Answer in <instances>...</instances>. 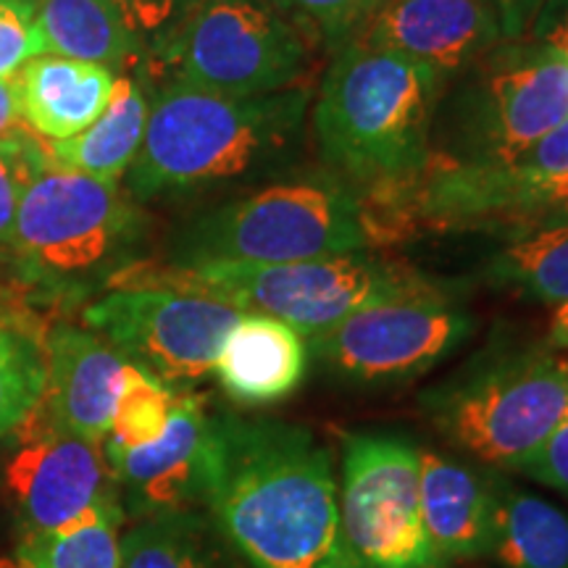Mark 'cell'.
<instances>
[{
    "label": "cell",
    "mask_w": 568,
    "mask_h": 568,
    "mask_svg": "<svg viewBox=\"0 0 568 568\" xmlns=\"http://www.w3.org/2000/svg\"><path fill=\"white\" fill-rule=\"evenodd\" d=\"M209 510L253 568H355L335 466L308 426L219 414Z\"/></svg>",
    "instance_id": "obj_1"
},
{
    "label": "cell",
    "mask_w": 568,
    "mask_h": 568,
    "mask_svg": "<svg viewBox=\"0 0 568 568\" xmlns=\"http://www.w3.org/2000/svg\"><path fill=\"white\" fill-rule=\"evenodd\" d=\"M311 103L308 84L234 98L163 82L151 98L145 138L126 172V193L134 201H153L293 172Z\"/></svg>",
    "instance_id": "obj_2"
},
{
    "label": "cell",
    "mask_w": 568,
    "mask_h": 568,
    "mask_svg": "<svg viewBox=\"0 0 568 568\" xmlns=\"http://www.w3.org/2000/svg\"><path fill=\"white\" fill-rule=\"evenodd\" d=\"M445 82L408 55L347 42L332 53L311 103L318 155L358 193H406L429 166Z\"/></svg>",
    "instance_id": "obj_3"
},
{
    "label": "cell",
    "mask_w": 568,
    "mask_h": 568,
    "mask_svg": "<svg viewBox=\"0 0 568 568\" xmlns=\"http://www.w3.org/2000/svg\"><path fill=\"white\" fill-rule=\"evenodd\" d=\"M148 216L122 184L55 166L19 203L6 261L30 303L74 308L119 287L142 261Z\"/></svg>",
    "instance_id": "obj_4"
},
{
    "label": "cell",
    "mask_w": 568,
    "mask_h": 568,
    "mask_svg": "<svg viewBox=\"0 0 568 568\" xmlns=\"http://www.w3.org/2000/svg\"><path fill=\"white\" fill-rule=\"evenodd\" d=\"M374 219L364 195L332 169L287 172L205 211L172 247V266L290 264L368 251Z\"/></svg>",
    "instance_id": "obj_5"
},
{
    "label": "cell",
    "mask_w": 568,
    "mask_h": 568,
    "mask_svg": "<svg viewBox=\"0 0 568 568\" xmlns=\"http://www.w3.org/2000/svg\"><path fill=\"white\" fill-rule=\"evenodd\" d=\"M566 119V55L537 40L500 42L445 82L426 169L508 161Z\"/></svg>",
    "instance_id": "obj_6"
},
{
    "label": "cell",
    "mask_w": 568,
    "mask_h": 568,
    "mask_svg": "<svg viewBox=\"0 0 568 568\" xmlns=\"http://www.w3.org/2000/svg\"><path fill=\"white\" fill-rule=\"evenodd\" d=\"M159 284L195 290L234 305L243 314L280 318L305 339L368 305L435 293L418 272L368 251L290 264H211L169 266Z\"/></svg>",
    "instance_id": "obj_7"
},
{
    "label": "cell",
    "mask_w": 568,
    "mask_h": 568,
    "mask_svg": "<svg viewBox=\"0 0 568 568\" xmlns=\"http://www.w3.org/2000/svg\"><path fill=\"white\" fill-rule=\"evenodd\" d=\"M424 408L458 450L514 471L568 418V358L548 345L477 358Z\"/></svg>",
    "instance_id": "obj_8"
},
{
    "label": "cell",
    "mask_w": 568,
    "mask_h": 568,
    "mask_svg": "<svg viewBox=\"0 0 568 568\" xmlns=\"http://www.w3.org/2000/svg\"><path fill=\"white\" fill-rule=\"evenodd\" d=\"M163 82L251 98L297 88L314 40L268 0H205L142 61Z\"/></svg>",
    "instance_id": "obj_9"
},
{
    "label": "cell",
    "mask_w": 568,
    "mask_h": 568,
    "mask_svg": "<svg viewBox=\"0 0 568 568\" xmlns=\"http://www.w3.org/2000/svg\"><path fill=\"white\" fill-rule=\"evenodd\" d=\"M243 311L169 284H119L82 308V322L113 351L166 385L187 393L213 374L216 355Z\"/></svg>",
    "instance_id": "obj_10"
},
{
    "label": "cell",
    "mask_w": 568,
    "mask_h": 568,
    "mask_svg": "<svg viewBox=\"0 0 568 568\" xmlns=\"http://www.w3.org/2000/svg\"><path fill=\"white\" fill-rule=\"evenodd\" d=\"M477 332V318L443 290L368 305L308 339V353L347 387H395L443 364Z\"/></svg>",
    "instance_id": "obj_11"
},
{
    "label": "cell",
    "mask_w": 568,
    "mask_h": 568,
    "mask_svg": "<svg viewBox=\"0 0 568 568\" xmlns=\"http://www.w3.org/2000/svg\"><path fill=\"white\" fill-rule=\"evenodd\" d=\"M337 500L355 568H443L424 529L418 447L406 437L347 435Z\"/></svg>",
    "instance_id": "obj_12"
},
{
    "label": "cell",
    "mask_w": 568,
    "mask_h": 568,
    "mask_svg": "<svg viewBox=\"0 0 568 568\" xmlns=\"http://www.w3.org/2000/svg\"><path fill=\"white\" fill-rule=\"evenodd\" d=\"M410 187L416 213L439 224L497 219L527 226L568 219V119L514 159L432 166Z\"/></svg>",
    "instance_id": "obj_13"
},
{
    "label": "cell",
    "mask_w": 568,
    "mask_h": 568,
    "mask_svg": "<svg viewBox=\"0 0 568 568\" xmlns=\"http://www.w3.org/2000/svg\"><path fill=\"white\" fill-rule=\"evenodd\" d=\"M3 489L24 535L55 531L90 510L119 500V487L103 443L59 429L34 406L9 437Z\"/></svg>",
    "instance_id": "obj_14"
},
{
    "label": "cell",
    "mask_w": 568,
    "mask_h": 568,
    "mask_svg": "<svg viewBox=\"0 0 568 568\" xmlns=\"http://www.w3.org/2000/svg\"><path fill=\"white\" fill-rule=\"evenodd\" d=\"M124 516L155 518L209 510L219 468V414L193 393H176L161 439L145 447L105 445Z\"/></svg>",
    "instance_id": "obj_15"
},
{
    "label": "cell",
    "mask_w": 568,
    "mask_h": 568,
    "mask_svg": "<svg viewBox=\"0 0 568 568\" xmlns=\"http://www.w3.org/2000/svg\"><path fill=\"white\" fill-rule=\"evenodd\" d=\"M353 42L408 55L450 80L506 40L487 0H385Z\"/></svg>",
    "instance_id": "obj_16"
},
{
    "label": "cell",
    "mask_w": 568,
    "mask_h": 568,
    "mask_svg": "<svg viewBox=\"0 0 568 568\" xmlns=\"http://www.w3.org/2000/svg\"><path fill=\"white\" fill-rule=\"evenodd\" d=\"M42 347L48 366L42 408L59 429L103 443L130 361L88 326L71 322L48 324L42 329Z\"/></svg>",
    "instance_id": "obj_17"
},
{
    "label": "cell",
    "mask_w": 568,
    "mask_h": 568,
    "mask_svg": "<svg viewBox=\"0 0 568 568\" xmlns=\"http://www.w3.org/2000/svg\"><path fill=\"white\" fill-rule=\"evenodd\" d=\"M418 497L426 537L439 566L493 552L495 477L429 447H418Z\"/></svg>",
    "instance_id": "obj_18"
},
{
    "label": "cell",
    "mask_w": 568,
    "mask_h": 568,
    "mask_svg": "<svg viewBox=\"0 0 568 568\" xmlns=\"http://www.w3.org/2000/svg\"><path fill=\"white\" fill-rule=\"evenodd\" d=\"M308 339L280 318L243 314L216 355L213 374L247 408L287 400L308 374Z\"/></svg>",
    "instance_id": "obj_19"
},
{
    "label": "cell",
    "mask_w": 568,
    "mask_h": 568,
    "mask_svg": "<svg viewBox=\"0 0 568 568\" xmlns=\"http://www.w3.org/2000/svg\"><path fill=\"white\" fill-rule=\"evenodd\" d=\"M116 77L98 63L53 53L32 55L17 69L21 119L40 138H74L105 111Z\"/></svg>",
    "instance_id": "obj_20"
},
{
    "label": "cell",
    "mask_w": 568,
    "mask_h": 568,
    "mask_svg": "<svg viewBox=\"0 0 568 568\" xmlns=\"http://www.w3.org/2000/svg\"><path fill=\"white\" fill-rule=\"evenodd\" d=\"M34 27L45 53L98 63L113 74H130L126 69L148 55L116 0H38Z\"/></svg>",
    "instance_id": "obj_21"
},
{
    "label": "cell",
    "mask_w": 568,
    "mask_h": 568,
    "mask_svg": "<svg viewBox=\"0 0 568 568\" xmlns=\"http://www.w3.org/2000/svg\"><path fill=\"white\" fill-rule=\"evenodd\" d=\"M151 98L138 77L119 74L111 101L88 130L67 140H48V159L69 172L119 182L138 159L145 138Z\"/></svg>",
    "instance_id": "obj_22"
},
{
    "label": "cell",
    "mask_w": 568,
    "mask_h": 568,
    "mask_svg": "<svg viewBox=\"0 0 568 568\" xmlns=\"http://www.w3.org/2000/svg\"><path fill=\"white\" fill-rule=\"evenodd\" d=\"M122 568H253L211 510L140 518L122 537Z\"/></svg>",
    "instance_id": "obj_23"
},
{
    "label": "cell",
    "mask_w": 568,
    "mask_h": 568,
    "mask_svg": "<svg viewBox=\"0 0 568 568\" xmlns=\"http://www.w3.org/2000/svg\"><path fill=\"white\" fill-rule=\"evenodd\" d=\"M481 280L531 303H568V219L514 226L481 266Z\"/></svg>",
    "instance_id": "obj_24"
},
{
    "label": "cell",
    "mask_w": 568,
    "mask_h": 568,
    "mask_svg": "<svg viewBox=\"0 0 568 568\" xmlns=\"http://www.w3.org/2000/svg\"><path fill=\"white\" fill-rule=\"evenodd\" d=\"M493 556L500 568H568V514L495 477Z\"/></svg>",
    "instance_id": "obj_25"
},
{
    "label": "cell",
    "mask_w": 568,
    "mask_h": 568,
    "mask_svg": "<svg viewBox=\"0 0 568 568\" xmlns=\"http://www.w3.org/2000/svg\"><path fill=\"white\" fill-rule=\"evenodd\" d=\"M124 521L122 503H111L55 531L24 535L17 556L30 568H122Z\"/></svg>",
    "instance_id": "obj_26"
},
{
    "label": "cell",
    "mask_w": 568,
    "mask_h": 568,
    "mask_svg": "<svg viewBox=\"0 0 568 568\" xmlns=\"http://www.w3.org/2000/svg\"><path fill=\"white\" fill-rule=\"evenodd\" d=\"M45 376L42 332L0 322V443L38 406Z\"/></svg>",
    "instance_id": "obj_27"
},
{
    "label": "cell",
    "mask_w": 568,
    "mask_h": 568,
    "mask_svg": "<svg viewBox=\"0 0 568 568\" xmlns=\"http://www.w3.org/2000/svg\"><path fill=\"white\" fill-rule=\"evenodd\" d=\"M176 403V393L153 379L138 366H126V376L122 393H119L116 408H113V422L105 445L124 447H145L163 437L169 418H172Z\"/></svg>",
    "instance_id": "obj_28"
},
{
    "label": "cell",
    "mask_w": 568,
    "mask_h": 568,
    "mask_svg": "<svg viewBox=\"0 0 568 568\" xmlns=\"http://www.w3.org/2000/svg\"><path fill=\"white\" fill-rule=\"evenodd\" d=\"M311 40L335 53L358 38L385 0H268Z\"/></svg>",
    "instance_id": "obj_29"
},
{
    "label": "cell",
    "mask_w": 568,
    "mask_h": 568,
    "mask_svg": "<svg viewBox=\"0 0 568 568\" xmlns=\"http://www.w3.org/2000/svg\"><path fill=\"white\" fill-rule=\"evenodd\" d=\"M51 163L48 148L34 132L13 130L0 134V253H9L19 203L30 182Z\"/></svg>",
    "instance_id": "obj_30"
},
{
    "label": "cell",
    "mask_w": 568,
    "mask_h": 568,
    "mask_svg": "<svg viewBox=\"0 0 568 568\" xmlns=\"http://www.w3.org/2000/svg\"><path fill=\"white\" fill-rule=\"evenodd\" d=\"M205 0H116L119 11L145 53L159 48Z\"/></svg>",
    "instance_id": "obj_31"
},
{
    "label": "cell",
    "mask_w": 568,
    "mask_h": 568,
    "mask_svg": "<svg viewBox=\"0 0 568 568\" xmlns=\"http://www.w3.org/2000/svg\"><path fill=\"white\" fill-rule=\"evenodd\" d=\"M40 53L45 45L34 27V6L0 0V74H11Z\"/></svg>",
    "instance_id": "obj_32"
},
{
    "label": "cell",
    "mask_w": 568,
    "mask_h": 568,
    "mask_svg": "<svg viewBox=\"0 0 568 568\" xmlns=\"http://www.w3.org/2000/svg\"><path fill=\"white\" fill-rule=\"evenodd\" d=\"M514 471L568 497V418Z\"/></svg>",
    "instance_id": "obj_33"
},
{
    "label": "cell",
    "mask_w": 568,
    "mask_h": 568,
    "mask_svg": "<svg viewBox=\"0 0 568 568\" xmlns=\"http://www.w3.org/2000/svg\"><path fill=\"white\" fill-rule=\"evenodd\" d=\"M493 6L497 24H500L503 40L516 42V40H529L531 27L542 11L545 0H487Z\"/></svg>",
    "instance_id": "obj_34"
},
{
    "label": "cell",
    "mask_w": 568,
    "mask_h": 568,
    "mask_svg": "<svg viewBox=\"0 0 568 568\" xmlns=\"http://www.w3.org/2000/svg\"><path fill=\"white\" fill-rule=\"evenodd\" d=\"M529 40L542 42L568 59V0H545Z\"/></svg>",
    "instance_id": "obj_35"
},
{
    "label": "cell",
    "mask_w": 568,
    "mask_h": 568,
    "mask_svg": "<svg viewBox=\"0 0 568 568\" xmlns=\"http://www.w3.org/2000/svg\"><path fill=\"white\" fill-rule=\"evenodd\" d=\"M0 322L42 332V326L38 324V318H34L30 308V301H27L17 284L0 282Z\"/></svg>",
    "instance_id": "obj_36"
},
{
    "label": "cell",
    "mask_w": 568,
    "mask_h": 568,
    "mask_svg": "<svg viewBox=\"0 0 568 568\" xmlns=\"http://www.w3.org/2000/svg\"><path fill=\"white\" fill-rule=\"evenodd\" d=\"M21 124V98L17 71L0 74V134H9L19 130Z\"/></svg>",
    "instance_id": "obj_37"
},
{
    "label": "cell",
    "mask_w": 568,
    "mask_h": 568,
    "mask_svg": "<svg viewBox=\"0 0 568 568\" xmlns=\"http://www.w3.org/2000/svg\"><path fill=\"white\" fill-rule=\"evenodd\" d=\"M548 347L568 353V303L556 305L548 322Z\"/></svg>",
    "instance_id": "obj_38"
},
{
    "label": "cell",
    "mask_w": 568,
    "mask_h": 568,
    "mask_svg": "<svg viewBox=\"0 0 568 568\" xmlns=\"http://www.w3.org/2000/svg\"><path fill=\"white\" fill-rule=\"evenodd\" d=\"M0 568H30V564H27V560L19 558V556H13V558L3 556V558H0Z\"/></svg>",
    "instance_id": "obj_39"
},
{
    "label": "cell",
    "mask_w": 568,
    "mask_h": 568,
    "mask_svg": "<svg viewBox=\"0 0 568 568\" xmlns=\"http://www.w3.org/2000/svg\"><path fill=\"white\" fill-rule=\"evenodd\" d=\"M17 3H27V6H38V0H17Z\"/></svg>",
    "instance_id": "obj_40"
}]
</instances>
